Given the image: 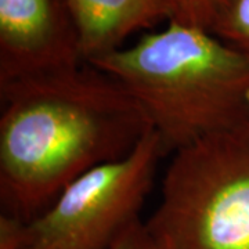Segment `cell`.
Here are the masks:
<instances>
[{
  "label": "cell",
  "instance_id": "6da1fadb",
  "mask_svg": "<svg viewBox=\"0 0 249 249\" xmlns=\"http://www.w3.org/2000/svg\"><path fill=\"white\" fill-rule=\"evenodd\" d=\"M1 213L31 222L76 178L152 130L119 80L91 64L0 86Z\"/></svg>",
  "mask_w": 249,
  "mask_h": 249
},
{
  "label": "cell",
  "instance_id": "7a4b0ae2",
  "mask_svg": "<svg viewBox=\"0 0 249 249\" xmlns=\"http://www.w3.org/2000/svg\"><path fill=\"white\" fill-rule=\"evenodd\" d=\"M88 64L133 96L166 157L249 119V60L202 28L170 19Z\"/></svg>",
  "mask_w": 249,
  "mask_h": 249
},
{
  "label": "cell",
  "instance_id": "3957f363",
  "mask_svg": "<svg viewBox=\"0 0 249 249\" xmlns=\"http://www.w3.org/2000/svg\"><path fill=\"white\" fill-rule=\"evenodd\" d=\"M144 223L154 249H249V119L172 154Z\"/></svg>",
  "mask_w": 249,
  "mask_h": 249
},
{
  "label": "cell",
  "instance_id": "277c9868",
  "mask_svg": "<svg viewBox=\"0 0 249 249\" xmlns=\"http://www.w3.org/2000/svg\"><path fill=\"white\" fill-rule=\"evenodd\" d=\"M163 157L151 130L126 158L72 181L34 220L0 213V249H111L140 220Z\"/></svg>",
  "mask_w": 249,
  "mask_h": 249
},
{
  "label": "cell",
  "instance_id": "5b68a950",
  "mask_svg": "<svg viewBox=\"0 0 249 249\" xmlns=\"http://www.w3.org/2000/svg\"><path fill=\"white\" fill-rule=\"evenodd\" d=\"M82 64L67 0H0V86Z\"/></svg>",
  "mask_w": 249,
  "mask_h": 249
},
{
  "label": "cell",
  "instance_id": "8992f818",
  "mask_svg": "<svg viewBox=\"0 0 249 249\" xmlns=\"http://www.w3.org/2000/svg\"><path fill=\"white\" fill-rule=\"evenodd\" d=\"M83 62L114 53L136 32L172 19L168 0H67Z\"/></svg>",
  "mask_w": 249,
  "mask_h": 249
},
{
  "label": "cell",
  "instance_id": "52a82bcc",
  "mask_svg": "<svg viewBox=\"0 0 249 249\" xmlns=\"http://www.w3.org/2000/svg\"><path fill=\"white\" fill-rule=\"evenodd\" d=\"M211 32L249 60V0H229Z\"/></svg>",
  "mask_w": 249,
  "mask_h": 249
},
{
  "label": "cell",
  "instance_id": "ba28073f",
  "mask_svg": "<svg viewBox=\"0 0 249 249\" xmlns=\"http://www.w3.org/2000/svg\"><path fill=\"white\" fill-rule=\"evenodd\" d=\"M229 0H168L172 19L211 32L214 19Z\"/></svg>",
  "mask_w": 249,
  "mask_h": 249
},
{
  "label": "cell",
  "instance_id": "9c48e42d",
  "mask_svg": "<svg viewBox=\"0 0 249 249\" xmlns=\"http://www.w3.org/2000/svg\"><path fill=\"white\" fill-rule=\"evenodd\" d=\"M111 249H147V234L144 223L139 220L124 232Z\"/></svg>",
  "mask_w": 249,
  "mask_h": 249
},
{
  "label": "cell",
  "instance_id": "30bf717a",
  "mask_svg": "<svg viewBox=\"0 0 249 249\" xmlns=\"http://www.w3.org/2000/svg\"><path fill=\"white\" fill-rule=\"evenodd\" d=\"M147 249H154L151 247V244H150V242H148V240H147Z\"/></svg>",
  "mask_w": 249,
  "mask_h": 249
}]
</instances>
